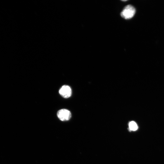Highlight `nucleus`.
<instances>
[{
  "instance_id": "7ed1b4c3",
  "label": "nucleus",
  "mask_w": 164,
  "mask_h": 164,
  "mask_svg": "<svg viewBox=\"0 0 164 164\" xmlns=\"http://www.w3.org/2000/svg\"><path fill=\"white\" fill-rule=\"evenodd\" d=\"M60 94L64 98L70 97L72 94V90L70 87L68 85L62 86L59 91Z\"/></svg>"
},
{
  "instance_id": "f257e3e1",
  "label": "nucleus",
  "mask_w": 164,
  "mask_h": 164,
  "mask_svg": "<svg viewBox=\"0 0 164 164\" xmlns=\"http://www.w3.org/2000/svg\"><path fill=\"white\" fill-rule=\"evenodd\" d=\"M135 9L131 5L125 6L121 13V16L125 19H129L132 18L135 13Z\"/></svg>"
},
{
  "instance_id": "f03ea898",
  "label": "nucleus",
  "mask_w": 164,
  "mask_h": 164,
  "mask_svg": "<svg viewBox=\"0 0 164 164\" xmlns=\"http://www.w3.org/2000/svg\"><path fill=\"white\" fill-rule=\"evenodd\" d=\"M57 115L59 119L62 121H68L71 117L70 111L65 109H61L58 111Z\"/></svg>"
},
{
  "instance_id": "20e7f679",
  "label": "nucleus",
  "mask_w": 164,
  "mask_h": 164,
  "mask_svg": "<svg viewBox=\"0 0 164 164\" xmlns=\"http://www.w3.org/2000/svg\"><path fill=\"white\" fill-rule=\"evenodd\" d=\"M129 128L131 130L135 131L138 129V126L136 123L134 121H131L129 124Z\"/></svg>"
}]
</instances>
